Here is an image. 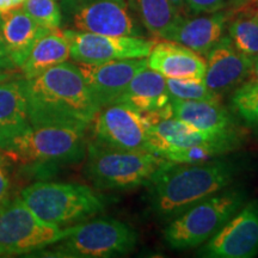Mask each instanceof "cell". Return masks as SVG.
Wrapping results in <instances>:
<instances>
[{"label": "cell", "instance_id": "24", "mask_svg": "<svg viewBox=\"0 0 258 258\" xmlns=\"http://www.w3.org/2000/svg\"><path fill=\"white\" fill-rule=\"evenodd\" d=\"M228 37L240 53L249 57L258 56V12L245 10L230 18Z\"/></svg>", "mask_w": 258, "mask_h": 258}, {"label": "cell", "instance_id": "4", "mask_svg": "<svg viewBox=\"0 0 258 258\" xmlns=\"http://www.w3.org/2000/svg\"><path fill=\"white\" fill-rule=\"evenodd\" d=\"M85 173L97 189L125 190L146 185L166 159L148 151H127L99 143L86 146Z\"/></svg>", "mask_w": 258, "mask_h": 258}, {"label": "cell", "instance_id": "18", "mask_svg": "<svg viewBox=\"0 0 258 258\" xmlns=\"http://www.w3.org/2000/svg\"><path fill=\"white\" fill-rule=\"evenodd\" d=\"M147 67L165 78L203 79L206 60L182 44L164 40L153 46L147 56Z\"/></svg>", "mask_w": 258, "mask_h": 258}, {"label": "cell", "instance_id": "10", "mask_svg": "<svg viewBox=\"0 0 258 258\" xmlns=\"http://www.w3.org/2000/svg\"><path fill=\"white\" fill-rule=\"evenodd\" d=\"M97 143L127 151H148L151 122L143 112L125 103L99 109L93 120Z\"/></svg>", "mask_w": 258, "mask_h": 258}, {"label": "cell", "instance_id": "3", "mask_svg": "<svg viewBox=\"0 0 258 258\" xmlns=\"http://www.w3.org/2000/svg\"><path fill=\"white\" fill-rule=\"evenodd\" d=\"M246 195L239 188H226L202 200L169 221L163 232L171 249L201 246L245 205Z\"/></svg>", "mask_w": 258, "mask_h": 258}, {"label": "cell", "instance_id": "25", "mask_svg": "<svg viewBox=\"0 0 258 258\" xmlns=\"http://www.w3.org/2000/svg\"><path fill=\"white\" fill-rule=\"evenodd\" d=\"M171 99L179 101H220L221 97L209 90L202 79L166 78Z\"/></svg>", "mask_w": 258, "mask_h": 258}, {"label": "cell", "instance_id": "8", "mask_svg": "<svg viewBox=\"0 0 258 258\" xmlns=\"http://www.w3.org/2000/svg\"><path fill=\"white\" fill-rule=\"evenodd\" d=\"M61 228L41 220L22 199L0 207V256L40 252L67 235Z\"/></svg>", "mask_w": 258, "mask_h": 258}, {"label": "cell", "instance_id": "14", "mask_svg": "<svg viewBox=\"0 0 258 258\" xmlns=\"http://www.w3.org/2000/svg\"><path fill=\"white\" fill-rule=\"evenodd\" d=\"M99 108L114 104L137 74L147 69L144 59L114 60L103 63H77Z\"/></svg>", "mask_w": 258, "mask_h": 258}, {"label": "cell", "instance_id": "27", "mask_svg": "<svg viewBox=\"0 0 258 258\" xmlns=\"http://www.w3.org/2000/svg\"><path fill=\"white\" fill-rule=\"evenodd\" d=\"M22 10L41 27L55 30L62 24V11L55 0H24Z\"/></svg>", "mask_w": 258, "mask_h": 258}, {"label": "cell", "instance_id": "32", "mask_svg": "<svg viewBox=\"0 0 258 258\" xmlns=\"http://www.w3.org/2000/svg\"><path fill=\"white\" fill-rule=\"evenodd\" d=\"M23 3L24 0H0V11H8V10L16 9Z\"/></svg>", "mask_w": 258, "mask_h": 258}, {"label": "cell", "instance_id": "13", "mask_svg": "<svg viewBox=\"0 0 258 258\" xmlns=\"http://www.w3.org/2000/svg\"><path fill=\"white\" fill-rule=\"evenodd\" d=\"M240 144L241 134L238 129L212 133L192 127L176 117L154 122L148 132V150L159 157L171 151L195 146H220L231 152Z\"/></svg>", "mask_w": 258, "mask_h": 258}, {"label": "cell", "instance_id": "7", "mask_svg": "<svg viewBox=\"0 0 258 258\" xmlns=\"http://www.w3.org/2000/svg\"><path fill=\"white\" fill-rule=\"evenodd\" d=\"M138 234L131 226L116 219H96L70 227L51 250H41L43 256L67 258H106L127 254L134 250Z\"/></svg>", "mask_w": 258, "mask_h": 258}, {"label": "cell", "instance_id": "19", "mask_svg": "<svg viewBox=\"0 0 258 258\" xmlns=\"http://www.w3.org/2000/svg\"><path fill=\"white\" fill-rule=\"evenodd\" d=\"M48 30L38 25L22 9L0 11V34L10 59L17 69L23 66L35 42Z\"/></svg>", "mask_w": 258, "mask_h": 258}, {"label": "cell", "instance_id": "29", "mask_svg": "<svg viewBox=\"0 0 258 258\" xmlns=\"http://www.w3.org/2000/svg\"><path fill=\"white\" fill-rule=\"evenodd\" d=\"M15 69H17V67L15 66L14 62L10 59L4 40H3L2 34H0V80L9 79L12 71Z\"/></svg>", "mask_w": 258, "mask_h": 258}, {"label": "cell", "instance_id": "5", "mask_svg": "<svg viewBox=\"0 0 258 258\" xmlns=\"http://www.w3.org/2000/svg\"><path fill=\"white\" fill-rule=\"evenodd\" d=\"M85 129L67 125H30L5 148L29 169L78 163L86 152Z\"/></svg>", "mask_w": 258, "mask_h": 258}, {"label": "cell", "instance_id": "31", "mask_svg": "<svg viewBox=\"0 0 258 258\" xmlns=\"http://www.w3.org/2000/svg\"><path fill=\"white\" fill-rule=\"evenodd\" d=\"M9 190V179L5 171L0 167V201L5 198L6 192Z\"/></svg>", "mask_w": 258, "mask_h": 258}, {"label": "cell", "instance_id": "22", "mask_svg": "<svg viewBox=\"0 0 258 258\" xmlns=\"http://www.w3.org/2000/svg\"><path fill=\"white\" fill-rule=\"evenodd\" d=\"M71 57L70 42L59 29L48 30L35 42L30 53L21 67L24 79H31Z\"/></svg>", "mask_w": 258, "mask_h": 258}, {"label": "cell", "instance_id": "15", "mask_svg": "<svg viewBox=\"0 0 258 258\" xmlns=\"http://www.w3.org/2000/svg\"><path fill=\"white\" fill-rule=\"evenodd\" d=\"M206 56L202 80L218 96L239 88L249 76L251 57L240 53L228 36H222Z\"/></svg>", "mask_w": 258, "mask_h": 258}, {"label": "cell", "instance_id": "20", "mask_svg": "<svg viewBox=\"0 0 258 258\" xmlns=\"http://www.w3.org/2000/svg\"><path fill=\"white\" fill-rule=\"evenodd\" d=\"M23 79L0 80V150L30 128Z\"/></svg>", "mask_w": 258, "mask_h": 258}, {"label": "cell", "instance_id": "6", "mask_svg": "<svg viewBox=\"0 0 258 258\" xmlns=\"http://www.w3.org/2000/svg\"><path fill=\"white\" fill-rule=\"evenodd\" d=\"M21 195L36 217L57 227L77 224L105 208L101 196L78 183L37 182Z\"/></svg>", "mask_w": 258, "mask_h": 258}, {"label": "cell", "instance_id": "17", "mask_svg": "<svg viewBox=\"0 0 258 258\" xmlns=\"http://www.w3.org/2000/svg\"><path fill=\"white\" fill-rule=\"evenodd\" d=\"M231 16L232 12L220 10L192 18H182L164 40L182 44L200 55H207L214 44L224 36Z\"/></svg>", "mask_w": 258, "mask_h": 258}, {"label": "cell", "instance_id": "28", "mask_svg": "<svg viewBox=\"0 0 258 258\" xmlns=\"http://www.w3.org/2000/svg\"><path fill=\"white\" fill-rule=\"evenodd\" d=\"M228 0H185V6L194 15L212 14L225 8Z\"/></svg>", "mask_w": 258, "mask_h": 258}, {"label": "cell", "instance_id": "11", "mask_svg": "<svg viewBox=\"0 0 258 258\" xmlns=\"http://www.w3.org/2000/svg\"><path fill=\"white\" fill-rule=\"evenodd\" d=\"M69 38L71 57L78 63H103L114 60L144 59L150 55L156 41L144 36H111L64 30Z\"/></svg>", "mask_w": 258, "mask_h": 258}, {"label": "cell", "instance_id": "2", "mask_svg": "<svg viewBox=\"0 0 258 258\" xmlns=\"http://www.w3.org/2000/svg\"><path fill=\"white\" fill-rule=\"evenodd\" d=\"M237 165L211 159L196 164L165 160L146 184L148 201L158 218L170 221L202 200L228 188Z\"/></svg>", "mask_w": 258, "mask_h": 258}, {"label": "cell", "instance_id": "33", "mask_svg": "<svg viewBox=\"0 0 258 258\" xmlns=\"http://www.w3.org/2000/svg\"><path fill=\"white\" fill-rule=\"evenodd\" d=\"M169 2L180 12H182V10L184 9L185 6V0H169Z\"/></svg>", "mask_w": 258, "mask_h": 258}, {"label": "cell", "instance_id": "12", "mask_svg": "<svg viewBox=\"0 0 258 258\" xmlns=\"http://www.w3.org/2000/svg\"><path fill=\"white\" fill-rule=\"evenodd\" d=\"M258 253V200L244 205L199 250L208 258H251Z\"/></svg>", "mask_w": 258, "mask_h": 258}, {"label": "cell", "instance_id": "21", "mask_svg": "<svg viewBox=\"0 0 258 258\" xmlns=\"http://www.w3.org/2000/svg\"><path fill=\"white\" fill-rule=\"evenodd\" d=\"M172 117L192 127L212 133L235 131L231 112L220 101H179L171 99Z\"/></svg>", "mask_w": 258, "mask_h": 258}, {"label": "cell", "instance_id": "26", "mask_svg": "<svg viewBox=\"0 0 258 258\" xmlns=\"http://www.w3.org/2000/svg\"><path fill=\"white\" fill-rule=\"evenodd\" d=\"M231 105L245 123L258 128V85L251 83L241 84L232 95Z\"/></svg>", "mask_w": 258, "mask_h": 258}, {"label": "cell", "instance_id": "23", "mask_svg": "<svg viewBox=\"0 0 258 258\" xmlns=\"http://www.w3.org/2000/svg\"><path fill=\"white\" fill-rule=\"evenodd\" d=\"M129 5L143 27L163 40L183 18L169 0H129Z\"/></svg>", "mask_w": 258, "mask_h": 258}, {"label": "cell", "instance_id": "9", "mask_svg": "<svg viewBox=\"0 0 258 258\" xmlns=\"http://www.w3.org/2000/svg\"><path fill=\"white\" fill-rule=\"evenodd\" d=\"M62 10L73 30L111 36H144V28L127 0H63Z\"/></svg>", "mask_w": 258, "mask_h": 258}, {"label": "cell", "instance_id": "30", "mask_svg": "<svg viewBox=\"0 0 258 258\" xmlns=\"http://www.w3.org/2000/svg\"><path fill=\"white\" fill-rule=\"evenodd\" d=\"M244 83H251L258 85V56L251 57V69L246 80Z\"/></svg>", "mask_w": 258, "mask_h": 258}, {"label": "cell", "instance_id": "1", "mask_svg": "<svg viewBox=\"0 0 258 258\" xmlns=\"http://www.w3.org/2000/svg\"><path fill=\"white\" fill-rule=\"evenodd\" d=\"M23 83L31 125L86 129L101 109L74 63L56 64Z\"/></svg>", "mask_w": 258, "mask_h": 258}, {"label": "cell", "instance_id": "16", "mask_svg": "<svg viewBox=\"0 0 258 258\" xmlns=\"http://www.w3.org/2000/svg\"><path fill=\"white\" fill-rule=\"evenodd\" d=\"M116 103L133 106L146 115L151 124L163 118L172 117L166 78L148 67L132 79Z\"/></svg>", "mask_w": 258, "mask_h": 258}]
</instances>
